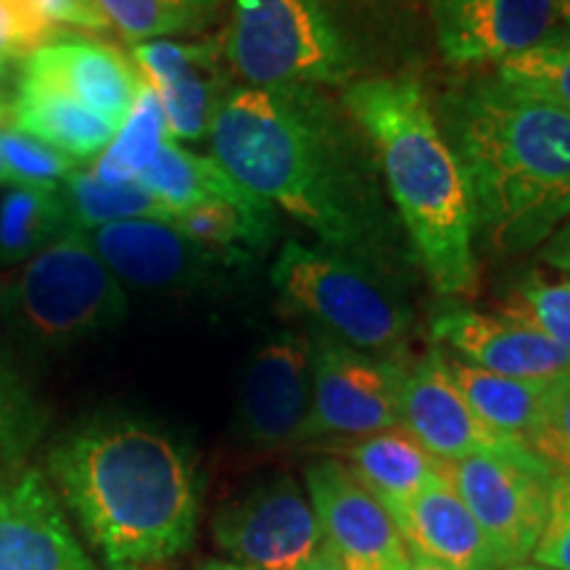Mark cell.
<instances>
[{
    "instance_id": "1",
    "label": "cell",
    "mask_w": 570,
    "mask_h": 570,
    "mask_svg": "<svg viewBox=\"0 0 570 570\" xmlns=\"http://www.w3.org/2000/svg\"><path fill=\"white\" fill-rule=\"evenodd\" d=\"M214 161L327 252L391 277L404 254L367 135L320 88H233L209 130Z\"/></svg>"
},
{
    "instance_id": "2",
    "label": "cell",
    "mask_w": 570,
    "mask_h": 570,
    "mask_svg": "<svg viewBox=\"0 0 570 570\" xmlns=\"http://www.w3.org/2000/svg\"><path fill=\"white\" fill-rule=\"evenodd\" d=\"M46 468L56 497L109 570L161 566L196 537V465L154 423L85 420L53 441Z\"/></svg>"
},
{
    "instance_id": "3",
    "label": "cell",
    "mask_w": 570,
    "mask_h": 570,
    "mask_svg": "<svg viewBox=\"0 0 570 570\" xmlns=\"http://www.w3.org/2000/svg\"><path fill=\"white\" fill-rule=\"evenodd\" d=\"M436 119L487 246L529 252L570 217V111L497 75L446 92Z\"/></svg>"
},
{
    "instance_id": "4",
    "label": "cell",
    "mask_w": 570,
    "mask_h": 570,
    "mask_svg": "<svg viewBox=\"0 0 570 570\" xmlns=\"http://www.w3.org/2000/svg\"><path fill=\"white\" fill-rule=\"evenodd\" d=\"M344 109L373 146L399 225L436 294H470L479 275L473 198L423 88L410 77L360 80L346 88Z\"/></svg>"
},
{
    "instance_id": "5",
    "label": "cell",
    "mask_w": 570,
    "mask_h": 570,
    "mask_svg": "<svg viewBox=\"0 0 570 570\" xmlns=\"http://www.w3.org/2000/svg\"><path fill=\"white\" fill-rule=\"evenodd\" d=\"M125 315L122 283L82 230L61 235L0 285V325L13 346L32 356L82 344Z\"/></svg>"
},
{
    "instance_id": "6",
    "label": "cell",
    "mask_w": 570,
    "mask_h": 570,
    "mask_svg": "<svg viewBox=\"0 0 570 570\" xmlns=\"http://www.w3.org/2000/svg\"><path fill=\"white\" fill-rule=\"evenodd\" d=\"M269 277L283 302L315 320L317 331L365 354L402 360L412 312L375 269L344 254L288 240Z\"/></svg>"
},
{
    "instance_id": "7",
    "label": "cell",
    "mask_w": 570,
    "mask_h": 570,
    "mask_svg": "<svg viewBox=\"0 0 570 570\" xmlns=\"http://www.w3.org/2000/svg\"><path fill=\"white\" fill-rule=\"evenodd\" d=\"M223 56L248 88L344 85L352 48L325 0H233Z\"/></svg>"
},
{
    "instance_id": "8",
    "label": "cell",
    "mask_w": 570,
    "mask_h": 570,
    "mask_svg": "<svg viewBox=\"0 0 570 570\" xmlns=\"http://www.w3.org/2000/svg\"><path fill=\"white\" fill-rule=\"evenodd\" d=\"M441 475L475 518L499 568L531 558L544 529L554 479L537 454H470L441 462Z\"/></svg>"
},
{
    "instance_id": "9",
    "label": "cell",
    "mask_w": 570,
    "mask_h": 570,
    "mask_svg": "<svg viewBox=\"0 0 570 570\" xmlns=\"http://www.w3.org/2000/svg\"><path fill=\"white\" fill-rule=\"evenodd\" d=\"M312 417L306 441H356L399 425L404 362L312 333Z\"/></svg>"
},
{
    "instance_id": "10",
    "label": "cell",
    "mask_w": 570,
    "mask_h": 570,
    "mask_svg": "<svg viewBox=\"0 0 570 570\" xmlns=\"http://www.w3.org/2000/svg\"><path fill=\"white\" fill-rule=\"evenodd\" d=\"M214 541L252 570H296L323 547L309 497L285 473L227 502L214 515Z\"/></svg>"
},
{
    "instance_id": "11",
    "label": "cell",
    "mask_w": 570,
    "mask_h": 570,
    "mask_svg": "<svg viewBox=\"0 0 570 570\" xmlns=\"http://www.w3.org/2000/svg\"><path fill=\"white\" fill-rule=\"evenodd\" d=\"M312 417V338L281 331L248 356L235 425L256 449L304 444Z\"/></svg>"
},
{
    "instance_id": "12",
    "label": "cell",
    "mask_w": 570,
    "mask_h": 570,
    "mask_svg": "<svg viewBox=\"0 0 570 570\" xmlns=\"http://www.w3.org/2000/svg\"><path fill=\"white\" fill-rule=\"evenodd\" d=\"M306 491L315 508L323 547L344 570H407L410 547L402 531L360 479L338 460L306 468Z\"/></svg>"
},
{
    "instance_id": "13",
    "label": "cell",
    "mask_w": 570,
    "mask_h": 570,
    "mask_svg": "<svg viewBox=\"0 0 570 570\" xmlns=\"http://www.w3.org/2000/svg\"><path fill=\"white\" fill-rule=\"evenodd\" d=\"M88 240L119 283L154 294H194L219 283L225 269L238 267L159 219L96 227Z\"/></svg>"
},
{
    "instance_id": "14",
    "label": "cell",
    "mask_w": 570,
    "mask_h": 570,
    "mask_svg": "<svg viewBox=\"0 0 570 570\" xmlns=\"http://www.w3.org/2000/svg\"><path fill=\"white\" fill-rule=\"evenodd\" d=\"M399 425L439 462L470 454H523V441L491 431L470 410L465 396L446 373V356L433 348L415 365H404L399 386Z\"/></svg>"
},
{
    "instance_id": "15",
    "label": "cell",
    "mask_w": 570,
    "mask_h": 570,
    "mask_svg": "<svg viewBox=\"0 0 570 570\" xmlns=\"http://www.w3.org/2000/svg\"><path fill=\"white\" fill-rule=\"evenodd\" d=\"M441 53L454 67L504 63L558 32L554 0H428Z\"/></svg>"
},
{
    "instance_id": "16",
    "label": "cell",
    "mask_w": 570,
    "mask_h": 570,
    "mask_svg": "<svg viewBox=\"0 0 570 570\" xmlns=\"http://www.w3.org/2000/svg\"><path fill=\"white\" fill-rule=\"evenodd\" d=\"M132 61L159 96L169 138L175 142L206 138L233 90L223 69V46L217 40H146L132 46Z\"/></svg>"
},
{
    "instance_id": "17",
    "label": "cell",
    "mask_w": 570,
    "mask_h": 570,
    "mask_svg": "<svg viewBox=\"0 0 570 570\" xmlns=\"http://www.w3.org/2000/svg\"><path fill=\"white\" fill-rule=\"evenodd\" d=\"M0 570H98L38 468L0 481Z\"/></svg>"
},
{
    "instance_id": "18",
    "label": "cell",
    "mask_w": 570,
    "mask_h": 570,
    "mask_svg": "<svg viewBox=\"0 0 570 570\" xmlns=\"http://www.w3.org/2000/svg\"><path fill=\"white\" fill-rule=\"evenodd\" d=\"M431 333L433 341L454 348L462 362L504 377L550 383L570 370L566 348L515 312L483 315L454 306L433 320Z\"/></svg>"
},
{
    "instance_id": "19",
    "label": "cell",
    "mask_w": 570,
    "mask_h": 570,
    "mask_svg": "<svg viewBox=\"0 0 570 570\" xmlns=\"http://www.w3.org/2000/svg\"><path fill=\"white\" fill-rule=\"evenodd\" d=\"M19 69L56 85L117 130L125 125L146 82L132 56L75 32H63L21 56Z\"/></svg>"
},
{
    "instance_id": "20",
    "label": "cell",
    "mask_w": 570,
    "mask_h": 570,
    "mask_svg": "<svg viewBox=\"0 0 570 570\" xmlns=\"http://www.w3.org/2000/svg\"><path fill=\"white\" fill-rule=\"evenodd\" d=\"M391 518L412 554L452 570H502L475 518L444 475L402 508L391 510Z\"/></svg>"
},
{
    "instance_id": "21",
    "label": "cell",
    "mask_w": 570,
    "mask_h": 570,
    "mask_svg": "<svg viewBox=\"0 0 570 570\" xmlns=\"http://www.w3.org/2000/svg\"><path fill=\"white\" fill-rule=\"evenodd\" d=\"M11 122L77 164L98 156L117 135V127L90 111L88 106L67 96L56 85L40 80L30 71H17L9 96Z\"/></svg>"
},
{
    "instance_id": "22",
    "label": "cell",
    "mask_w": 570,
    "mask_h": 570,
    "mask_svg": "<svg viewBox=\"0 0 570 570\" xmlns=\"http://www.w3.org/2000/svg\"><path fill=\"white\" fill-rule=\"evenodd\" d=\"M346 468L389 512L441 479V462L402 425L346 446Z\"/></svg>"
},
{
    "instance_id": "23",
    "label": "cell",
    "mask_w": 570,
    "mask_h": 570,
    "mask_svg": "<svg viewBox=\"0 0 570 570\" xmlns=\"http://www.w3.org/2000/svg\"><path fill=\"white\" fill-rule=\"evenodd\" d=\"M138 183L169 212H183L206 202L259 204L262 198L235 183L214 159L185 151L180 142L167 140L151 167L138 177Z\"/></svg>"
},
{
    "instance_id": "24",
    "label": "cell",
    "mask_w": 570,
    "mask_h": 570,
    "mask_svg": "<svg viewBox=\"0 0 570 570\" xmlns=\"http://www.w3.org/2000/svg\"><path fill=\"white\" fill-rule=\"evenodd\" d=\"M446 373L491 431L525 444L539 420L547 383L504 377L462 360H446Z\"/></svg>"
},
{
    "instance_id": "25",
    "label": "cell",
    "mask_w": 570,
    "mask_h": 570,
    "mask_svg": "<svg viewBox=\"0 0 570 570\" xmlns=\"http://www.w3.org/2000/svg\"><path fill=\"white\" fill-rule=\"evenodd\" d=\"M46 428V404L21 375L11 341L0 325V481L30 468L27 462Z\"/></svg>"
},
{
    "instance_id": "26",
    "label": "cell",
    "mask_w": 570,
    "mask_h": 570,
    "mask_svg": "<svg viewBox=\"0 0 570 570\" xmlns=\"http://www.w3.org/2000/svg\"><path fill=\"white\" fill-rule=\"evenodd\" d=\"M69 230L77 227L61 190L9 188L0 198V267L32 259Z\"/></svg>"
},
{
    "instance_id": "27",
    "label": "cell",
    "mask_w": 570,
    "mask_h": 570,
    "mask_svg": "<svg viewBox=\"0 0 570 570\" xmlns=\"http://www.w3.org/2000/svg\"><path fill=\"white\" fill-rule=\"evenodd\" d=\"M167 140L173 138H169L159 96L151 85L142 82L125 125L119 127L109 146L96 156L88 173L106 185L138 183V177L151 167Z\"/></svg>"
},
{
    "instance_id": "28",
    "label": "cell",
    "mask_w": 570,
    "mask_h": 570,
    "mask_svg": "<svg viewBox=\"0 0 570 570\" xmlns=\"http://www.w3.org/2000/svg\"><path fill=\"white\" fill-rule=\"evenodd\" d=\"M61 198L67 204L71 225L82 233L114 223H130V219H159V223L175 219V212H169L140 183L106 185L96 180L88 169H75L69 175V180L61 185Z\"/></svg>"
},
{
    "instance_id": "29",
    "label": "cell",
    "mask_w": 570,
    "mask_h": 570,
    "mask_svg": "<svg viewBox=\"0 0 570 570\" xmlns=\"http://www.w3.org/2000/svg\"><path fill=\"white\" fill-rule=\"evenodd\" d=\"M104 17L132 42L202 30L225 0H96Z\"/></svg>"
},
{
    "instance_id": "30",
    "label": "cell",
    "mask_w": 570,
    "mask_h": 570,
    "mask_svg": "<svg viewBox=\"0 0 570 570\" xmlns=\"http://www.w3.org/2000/svg\"><path fill=\"white\" fill-rule=\"evenodd\" d=\"M0 156H3L11 188L61 190V185L77 169L75 159L56 151L48 142L21 132L13 122L3 125L0 130Z\"/></svg>"
},
{
    "instance_id": "31",
    "label": "cell",
    "mask_w": 570,
    "mask_h": 570,
    "mask_svg": "<svg viewBox=\"0 0 570 570\" xmlns=\"http://www.w3.org/2000/svg\"><path fill=\"white\" fill-rule=\"evenodd\" d=\"M497 75L525 85L570 111V30H558L531 51L499 63Z\"/></svg>"
},
{
    "instance_id": "32",
    "label": "cell",
    "mask_w": 570,
    "mask_h": 570,
    "mask_svg": "<svg viewBox=\"0 0 570 570\" xmlns=\"http://www.w3.org/2000/svg\"><path fill=\"white\" fill-rule=\"evenodd\" d=\"M525 446L554 479L570 481V370L547 383L539 420Z\"/></svg>"
},
{
    "instance_id": "33",
    "label": "cell",
    "mask_w": 570,
    "mask_h": 570,
    "mask_svg": "<svg viewBox=\"0 0 570 570\" xmlns=\"http://www.w3.org/2000/svg\"><path fill=\"white\" fill-rule=\"evenodd\" d=\"M520 304L515 315L537 325L547 338L570 354V275L547 277L531 273L520 283Z\"/></svg>"
},
{
    "instance_id": "34",
    "label": "cell",
    "mask_w": 570,
    "mask_h": 570,
    "mask_svg": "<svg viewBox=\"0 0 570 570\" xmlns=\"http://www.w3.org/2000/svg\"><path fill=\"white\" fill-rule=\"evenodd\" d=\"M533 562L552 570H570V481L552 479L550 504L541 537L533 550Z\"/></svg>"
},
{
    "instance_id": "35",
    "label": "cell",
    "mask_w": 570,
    "mask_h": 570,
    "mask_svg": "<svg viewBox=\"0 0 570 570\" xmlns=\"http://www.w3.org/2000/svg\"><path fill=\"white\" fill-rule=\"evenodd\" d=\"M0 9L9 13L13 32H17V59L61 35L42 17L40 0H0Z\"/></svg>"
},
{
    "instance_id": "36",
    "label": "cell",
    "mask_w": 570,
    "mask_h": 570,
    "mask_svg": "<svg viewBox=\"0 0 570 570\" xmlns=\"http://www.w3.org/2000/svg\"><path fill=\"white\" fill-rule=\"evenodd\" d=\"M40 11L56 32L63 30V27L85 32L111 30L109 19L104 17L101 6L96 0H40Z\"/></svg>"
},
{
    "instance_id": "37",
    "label": "cell",
    "mask_w": 570,
    "mask_h": 570,
    "mask_svg": "<svg viewBox=\"0 0 570 570\" xmlns=\"http://www.w3.org/2000/svg\"><path fill=\"white\" fill-rule=\"evenodd\" d=\"M541 259L554 269H560L562 275H570V217L566 219V225H560L550 235L544 252H541Z\"/></svg>"
},
{
    "instance_id": "38",
    "label": "cell",
    "mask_w": 570,
    "mask_h": 570,
    "mask_svg": "<svg viewBox=\"0 0 570 570\" xmlns=\"http://www.w3.org/2000/svg\"><path fill=\"white\" fill-rule=\"evenodd\" d=\"M296 570H344L341 568V562L333 558L331 550H325V547H320V550L312 554L309 560L302 562Z\"/></svg>"
},
{
    "instance_id": "39",
    "label": "cell",
    "mask_w": 570,
    "mask_h": 570,
    "mask_svg": "<svg viewBox=\"0 0 570 570\" xmlns=\"http://www.w3.org/2000/svg\"><path fill=\"white\" fill-rule=\"evenodd\" d=\"M9 122H11L9 98H6L3 90H0V130H3V125H9ZM0 185H6V188H11L9 173H6V167H3V156H0Z\"/></svg>"
},
{
    "instance_id": "40",
    "label": "cell",
    "mask_w": 570,
    "mask_h": 570,
    "mask_svg": "<svg viewBox=\"0 0 570 570\" xmlns=\"http://www.w3.org/2000/svg\"><path fill=\"white\" fill-rule=\"evenodd\" d=\"M407 570H452V568L441 566V562H433V560H428V558H420V554H412Z\"/></svg>"
},
{
    "instance_id": "41",
    "label": "cell",
    "mask_w": 570,
    "mask_h": 570,
    "mask_svg": "<svg viewBox=\"0 0 570 570\" xmlns=\"http://www.w3.org/2000/svg\"><path fill=\"white\" fill-rule=\"evenodd\" d=\"M196 570H252V568H244L238 566V562H225V560H206L198 566Z\"/></svg>"
},
{
    "instance_id": "42",
    "label": "cell",
    "mask_w": 570,
    "mask_h": 570,
    "mask_svg": "<svg viewBox=\"0 0 570 570\" xmlns=\"http://www.w3.org/2000/svg\"><path fill=\"white\" fill-rule=\"evenodd\" d=\"M13 59V56L9 53V48L0 42V82H3V75H6V63H9Z\"/></svg>"
},
{
    "instance_id": "43",
    "label": "cell",
    "mask_w": 570,
    "mask_h": 570,
    "mask_svg": "<svg viewBox=\"0 0 570 570\" xmlns=\"http://www.w3.org/2000/svg\"><path fill=\"white\" fill-rule=\"evenodd\" d=\"M554 6H558L560 21H566V24H570V0H554Z\"/></svg>"
},
{
    "instance_id": "44",
    "label": "cell",
    "mask_w": 570,
    "mask_h": 570,
    "mask_svg": "<svg viewBox=\"0 0 570 570\" xmlns=\"http://www.w3.org/2000/svg\"><path fill=\"white\" fill-rule=\"evenodd\" d=\"M502 570H552V568H544V566H537V562H520V566H510V568H502Z\"/></svg>"
}]
</instances>
